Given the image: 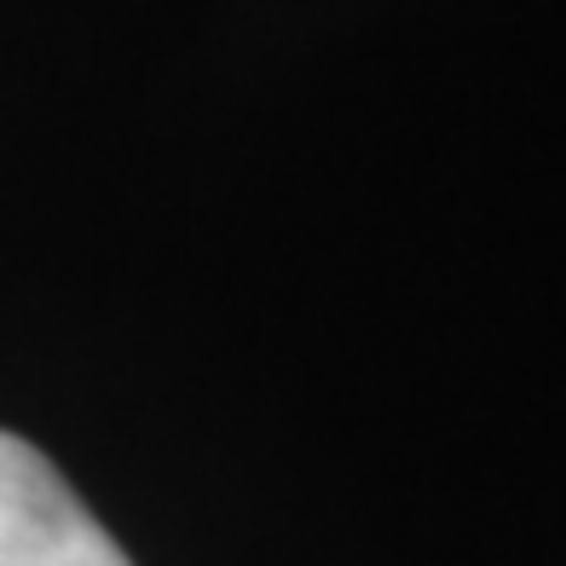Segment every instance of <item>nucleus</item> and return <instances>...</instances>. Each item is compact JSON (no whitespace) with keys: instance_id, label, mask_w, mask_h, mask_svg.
Returning <instances> with one entry per match:
<instances>
[{"instance_id":"obj_1","label":"nucleus","mask_w":566,"mask_h":566,"mask_svg":"<svg viewBox=\"0 0 566 566\" xmlns=\"http://www.w3.org/2000/svg\"><path fill=\"white\" fill-rule=\"evenodd\" d=\"M0 566H127L64 474L18 433H0Z\"/></svg>"}]
</instances>
